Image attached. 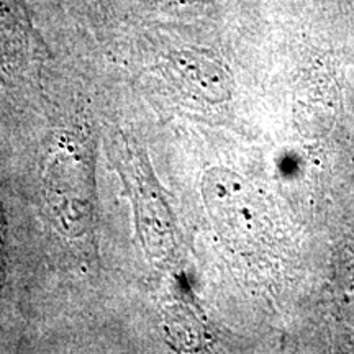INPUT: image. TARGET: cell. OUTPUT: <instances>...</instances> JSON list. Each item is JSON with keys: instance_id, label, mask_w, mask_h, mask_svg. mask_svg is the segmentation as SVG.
<instances>
[{"instance_id": "cell-1", "label": "cell", "mask_w": 354, "mask_h": 354, "mask_svg": "<svg viewBox=\"0 0 354 354\" xmlns=\"http://www.w3.org/2000/svg\"><path fill=\"white\" fill-rule=\"evenodd\" d=\"M202 190L207 210L223 236L233 241L253 240L261 228L263 210L241 176L216 167L203 176Z\"/></svg>"}, {"instance_id": "cell-2", "label": "cell", "mask_w": 354, "mask_h": 354, "mask_svg": "<svg viewBox=\"0 0 354 354\" xmlns=\"http://www.w3.org/2000/svg\"><path fill=\"white\" fill-rule=\"evenodd\" d=\"M174 63L185 81L197 87L203 95L212 100H223L230 95L227 76L214 59L196 53H179Z\"/></svg>"}, {"instance_id": "cell-3", "label": "cell", "mask_w": 354, "mask_h": 354, "mask_svg": "<svg viewBox=\"0 0 354 354\" xmlns=\"http://www.w3.org/2000/svg\"><path fill=\"white\" fill-rule=\"evenodd\" d=\"M0 281H2V234H0Z\"/></svg>"}]
</instances>
